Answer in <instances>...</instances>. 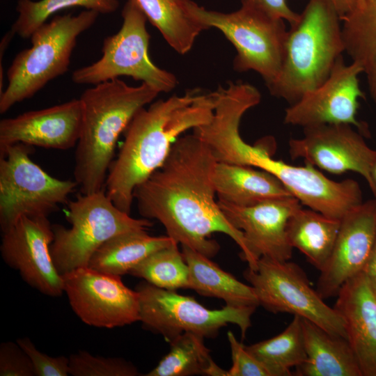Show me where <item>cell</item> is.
I'll return each mask as SVG.
<instances>
[{
	"mask_svg": "<svg viewBox=\"0 0 376 376\" xmlns=\"http://www.w3.org/2000/svg\"><path fill=\"white\" fill-rule=\"evenodd\" d=\"M217 162L195 134L180 136L163 164L135 188L134 199L141 216L159 221L177 243L210 258L220 249L210 235L221 233L235 241L249 264L243 233L228 221L214 199Z\"/></svg>",
	"mask_w": 376,
	"mask_h": 376,
	"instance_id": "obj_1",
	"label": "cell"
},
{
	"mask_svg": "<svg viewBox=\"0 0 376 376\" xmlns=\"http://www.w3.org/2000/svg\"><path fill=\"white\" fill-rule=\"evenodd\" d=\"M218 96V88L190 89L136 113L105 182V192L119 210L130 214L135 188L163 164L182 133L210 122Z\"/></svg>",
	"mask_w": 376,
	"mask_h": 376,
	"instance_id": "obj_2",
	"label": "cell"
},
{
	"mask_svg": "<svg viewBox=\"0 0 376 376\" xmlns=\"http://www.w3.org/2000/svg\"><path fill=\"white\" fill-rule=\"evenodd\" d=\"M159 92L146 83L132 86L119 79L86 89L80 136L75 153V181L81 194L103 190L117 141L136 113Z\"/></svg>",
	"mask_w": 376,
	"mask_h": 376,
	"instance_id": "obj_3",
	"label": "cell"
},
{
	"mask_svg": "<svg viewBox=\"0 0 376 376\" xmlns=\"http://www.w3.org/2000/svg\"><path fill=\"white\" fill-rule=\"evenodd\" d=\"M340 17L331 0H309L287 31L281 71L267 88L290 105L329 77L345 51Z\"/></svg>",
	"mask_w": 376,
	"mask_h": 376,
	"instance_id": "obj_4",
	"label": "cell"
},
{
	"mask_svg": "<svg viewBox=\"0 0 376 376\" xmlns=\"http://www.w3.org/2000/svg\"><path fill=\"white\" fill-rule=\"evenodd\" d=\"M99 13L84 10L76 15H55L31 36V46L19 52L7 70L8 84L0 94V113L31 98L49 81L65 74L79 36Z\"/></svg>",
	"mask_w": 376,
	"mask_h": 376,
	"instance_id": "obj_5",
	"label": "cell"
},
{
	"mask_svg": "<svg viewBox=\"0 0 376 376\" xmlns=\"http://www.w3.org/2000/svg\"><path fill=\"white\" fill-rule=\"evenodd\" d=\"M65 218L71 226L52 225L50 245L52 260L61 275L88 267L97 249L111 237L152 226L148 219H135L119 210L104 189L77 195L68 203Z\"/></svg>",
	"mask_w": 376,
	"mask_h": 376,
	"instance_id": "obj_6",
	"label": "cell"
},
{
	"mask_svg": "<svg viewBox=\"0 0 376 376\" xmlns=\"http://www.w3.org/2000/svg\"><path fill=\"white\" fill-rule=\"evenodd\" d=\"M191 15L207 29L216 28L234 46L233 68L253 70L272 84L281 71L287 31L284 19L258 9L242 5L232 13L209 10L188 0Z\"/></svg>",
	"mask_w": 376,
	"mask_h": 376,
	"instance_id": "obj_7",
	"label": "cell"
},
{
	"mask_svg": "<svg viewBox=\"0 0 376 376\" xmlns=\"http://www.w3.org/2000/svg\"><path fill=\"white\" fill-rule=\"evenodd\" d=\"M119 31L104 39L102 56L75 70L72 80L77 84L95 85L126 76L146 83L160 93H169L178 84L176 77L157 67L149 56L150 34L147 18L130 0L125 3Z\"/></svg>",
	"mask_w": 376,
	"mask_h": 376,
	"instance_id": "obj_8",
	"label": "cell"
},
{
	"mask_svg": "<svg viewBox=\"0 0 376 376\" xmlns=\"http://www.w3.org/2000/svg\"><path fill=\"white\" fill-rule=\"evenodd\" d=\"M33 146L15 143L0 152V226L2 233L22 217H48L78 187L52 177L29 157Z\"/></svg>",
	"mask_w": 376,
	"mask_h": 376,
	"instance_id": "obj_9",
	"label": "cell"
},
{
	"mask_svg": "<svg viewBox=\"0 0 376 376\" xmlns=\"http://www.w3.org/2000/svg\"><path fill=\"white\" fill-rule=\"evenodd\" d=\"M136 290L139 297V321L169 343L185 332L213 338L228 323L238 326L244 338L256 308L226 305L221 309H208L193 297L158 288L146 281L140 282Z\"/></svg>",
	"mask_w": 376,
	"mask_h": 376,
	"instance_id": "obj_10",
	"label": "cell"
},
{
	"mask_svg": "<svg viewBox=\"0 0 376 376\" xmlns=\"http://www.w3.org/2000/svg\"><path fill=\"white\" fill-rule=\"evenodd\" d=\"M244 276L253 288L259 306L268 311L298 315L332 334L347 338L340 314L324 301L296 263L260 258L256 269L248 267Z\"/></svg>",
	"mask_w": 376,
	"mask_h": 376,
	"instance_id": "obj_11",
	"label": "cell"
},
{
	"mask_svg": "<svg viewBox=\"0 0 376 376\" xmlns=\"http://www.w3.org/2000/svg\"><path fill=\"white\" fill-rule=\"evenodd\" d=\"M61 276L70 306L85 324L111 329L139 321V294L127 288L120 276L88 267Z\"/></svg>",
	"mask_w": 376,
	"mask_h": 376,
	"instance_id": "obj_12",
	"label": "cell"
},
{
	"mask_svg": "<svg viewBox=\"0 0 376 376\" xmlns=\"http://www.w3.org/2000/svg\"><path fill=\"white\" fill-rule=\"evenodd\" d=\"M361 65H346L342 55L320 86L306 93L285 109L284 123L303 127L323 124H347L363 136L370 134L368 125L357 118L359 98H365L359 87Z\"/></svg>",
	"mask_w": 376,
	"mask_h": 376,
	"instance_id": "obj_13",
	"label": "cell"
},
{
	"mask_svg": "<svg viewBox=\"0 0 376 376\" xmlns=\"http://www.w3.org/2000/svg\"><path fill=\"white\" fill-rule=\"evenodd\" d=\"M363 136L347 124L309 126L304 127L301 138L289 141L288 151L292 159H303L305 164L332 174L357 173L373 193L375 149L368 146Z\"/></svg>",
	"mask_w": 376,
	"mask_h": 376,
	"instance_id": "obj_14",
	"label": "cell"
},
{
	"mask_svg": "<svg viewBox=\"0 0 376 376\" xmlns=\"http://www.w3.org/2000/svg\"><path fill=\"white\" fill-rule=\"evenodd\" d=\"M2 233L0 251L6 264L40 292L62 295L63 278L50 253L54 233L48 218L22 217Z\"/></svg>",
	"mask_w": 376,
	"mask_h": 376,
	"instance_id": "obj_15",
	"label": "cell"
},
{
	"mask_svg": "<svg viewBox=\"0 0 376 376\" xmlns=\"http://www.w3.org/2000/svg\"><path fill=\"white\" fill-rule=\"evenodd\" d=\"M228 221L243 233L250 256L248 267L255 270L260 258L289 260L293 248L287 236L290 217L301 203L294 196L271 200L253 206H237L218 200Z\"/></svg>",
	"mask_w": 376,
	"mask_h": 376,
	"instance_id": "obj_16",
	"label": "cell"
},
{
	"mask_svg": "<svg viewBox=\"0 0 376 376\" xmlns=\"http://www.w3.org/2000/svg\"><path fill=\"white\" fill-rule=\"evenodd\" d=\"M376 237V198L363 202L341 219L331 254L320 274L316 290L324 299L336 297L340 287L363 272Z\"/></svg>",
	"mask_w": 376,
	"mask_h": 376,
	"instance_id": "obj_17",
	"label": "cell"
},
{
	"mask_svg": "<svg viewBox=\"0 0 376 376\" xmlns=\"http://www.w3.org/2000/svg\"><path fill=\"white\" fill-rule=\"evenodd\" d=\"M79 99L24 112L0 121V152L15 143L56 150L76 146L81 129Z\"/></svg>",
	"mask_w": 376,
	"mask_h": 376,
	"instance_id": "obj_18",
	"label": "cell"
},
{
	"mask_svg": "<svg viewBox=\"0 0 376 376\" xmlns=\"http://www.w3.org/2000/svg\"><path fill=\"white\" fill-rule=\"evenodd\" d=\"M336 297L334 308L343 320L362 376H376V293L362 272L347 281Z\"/></svg>",
	"mask_w": 376,
	"mask_h": 376,
	"instance_id": "obj_19",
	"label": "cell"
},
{
	"mask_svg": "<svg viewBox=\"0 0 376 376\" xmlns=\"http://www.w3.org/2000/svg\"><path fill=\"white\" fill-rule=\"evenodd\" d=\"M301 325L306 358L295 368V375L362 376L346 338L332 334L304 318Z\"/></svg>",
	"mask_w": 376,
	"mask_h": 376,
	"instance_id": "obj_20",
	"label": "cell"
},
{
	"mask_svg": "<svg viewBox=\"0 0 376 376\" xmlns=\"http://www.w3.org/2000/svg\"><path fill=\"white\" fill-rule=\"evenodd\" d=\"M213 182L219 200L237 206L292 196L274 175L249 166L217 162Z\"/></svg>",
	"mask_w": 376,
	"mask_h": 376,
	"instance_id": "obj_21",
	"label": "cell"
},
{
	"mask_svg": "<svg viewBox=\"0 0 376 376\" xmlns=\"http://www.w3.org/2000/svg\"><path fill=\"white\" fill-rule=\"evenodd\" d=\"M182 254L189 272V289L202 296L216 297L235 307H258L253 288L220 268L210 258L182 245Z\"/></svg>",
	"mask_w": 376,
	"mask_h": 376,
	"instance_id": "obj_22",
	"label": "cell"
},
{
	"mask_svg": "<svg viewBox=\"0 0 376 376\" xmlns=\"http://www.w3.org/2000/svg\"><path fill=\"white\" fill-rule=\"evenodd\" d=\"M175 242L168 235L150 236L146 230L122 233L108 240L98 248L88 267L120 276L129 274L151 253Z\"/></svg>",
	"mask_w": 376,
	"mask_h": 376,
	"instance_id": "obj_23",
	"label": "cell"
},
{
	"mask_svg": "<svg viewBox=\"0 0 376 376\" xmlns=\"http://www.w3.org/2000/svg\"><path fill=\"white\" fill-rule=\"evenodd\" d=\"M340 226V219L301 207L288 220V240L292 248L320 271L331 254Z\"/></svg>",
	"mask_w": 376,
	"mask_h": 376,
	"instance_id": "obj_24",
	"label": "cell"
},
{
	"mask_svg": "<svg viewBox=\"0 0 376 376\" xmlns=\"http://www.w3.org/2000/svg\"><path fill=\"white\" fill-rule=\"evenodd\" d=\"M178 54H185L207 29L190 13L188 0H130Z\"/></svg>",
	"mask_w": 376,
	"mask_h": 376,
	"instance_id": "obj_25",
	"label": "cell"
},
{
	"mask_svg": "<svg viewBox=\"0 0 376 376\" xmlns=\"http://www.w3.org/2000/svg\"><path fill=\"white\" fill-rule=\"evenodd\" d=\"M340 19L345 52L363 68L376 104V0H364Z\"/></svg>",
	"mask_w": 376,
	"mask_h": 376,
	"instance_id": "obj_26",
	"label": "cell"
},
{
	"mask_svg": "<svg viewBox=\"0 0 376 376\" xmlns=\"http://www.w3.org/2000/svg\"><path fill=\"white\" fill-rule=\"evenodd\" d=\"M169 352L146 376H227L212 359L204 338L185 332L170 343Z\"/></svg>",
	"mask_w": 376,
	"mask_h": 376,
	"instance_id": "obj_27",
	"label": "cell"
},
{
	"mask_svg": "<svg viewBox=\"0 0 376 376\" xmlns=\"http://www.w3.org/2000/svg\"><path fill=\"white\" fill-rule=\"evenodd\" d=\"M294 316L289 325L279 334L244 345L246 350L263 365L270 376L293 375L291 368L297 367L306 360L301 318Z\"/></svg>",
	"mask_w": 376,
	"mask_h": 376,
	"instance_id": "obj_28",
	"label": "cell"
},
{
	"mask_svg": "<svg viewBox=\"0 0 376 376\" xmlns=\"http://www.w3.org/2000/svg\"><path fill=\"white\" fill-rule=\"evenodd\" d=\"M118 6V0H18L15 8L17 17L10 29L15 35L27 39L52 15L62 10L81 7L99 14H110Z\"/></svg>",
	"mask_w": 376,
	"mask_h": 376,
	"instance_id": "obj_29",
	"label": "cell"
},
{
	"mask_svg": "<svg viewBox=\"0 0 376 376\" xmlns=\"http://www.w3.org/2000/svg\"><path fill=\"white\" fill-rule=\"evenodd\" d=\"M178 244L173 243L151 253L129 274L163 289H189V267Z\"/></svg>",
	"mask_w": 376,
	"mask_h": 376,
	"instance_id": "obj_30",
	"label": "cell"
},
{
	"mask_svg": "<svg viewBox=\"0 0 376 376\" xmlns=\"http://www.w3.org/2000/svg\"><path fill=\"white\" fill-rule=\"evenodd\" d=\"M70 375L73 376H136L137 368L118 357L94 356L80 350L69 357Z\"/></svg>",
	"mask_w": 376,
	"mask_h": 376,
	"instance_id": "obj_31",
	"label": "cell"
},
{
	"mask_svg": "<svg viewBox=\"0 0 376 376\" xmlns=\"http://www.w3.org/2000/svg\"><path fill=\"white\" fill-rule=\"evenodd\" d=\"M16 342L27 354L33 365L36 376H67L70 375L69 358L51 357L39 351L27 337Z\"/></svg>",
	"mask_w": 376,
	"mask_h": 376,
	"instance_id": "obj_32",
	"label": "cell"
},
{
	"mask_svg": "<svg viewBox=\"0 0 376 376\" xmlns=\"http://www.w3.org/2000/svg\"><path fill=\"white\" fill-rule=\"evenodd\" d=\"M0 375L36 376L31 360L17 342L0 345Z\"/></svg>",
	"mask_w": 376,
	"mask_h": 376,
	"instance_id": "obj_33",
	"label": "cell"
},
{
	"mask_svg": "<svg viewBox=\"0 0 376 376\" xmlns=\"http://www.w3.org/2000/svg\"><path fill=\"white\" fill-rule=\"evenodd\" d=\"M231 350L232 366L227 376H270L263 365L239 342L234 334H227Z\"/></svg>",
	"mask_w": 376,
	"mask_h": 376,
	"instance_id": "obj_34",
	"label": "cell"
},
{
	"mask_svg": "<svg viewBox=\"0 0 376 376\" xmlns=\"http://www.w3.org/2000/svg\"><path fill=\"white\" fill-rule=\"evenodd\" d=\"M242 5L258 9L272 17L295 23L299 14L292 10L285 0H241Z\"/></svg>",
	"mask_w": 376,
	"mask_h": 376,
	"instance_id": "obj_35",
	"label": "cell"
},
{
	"mask_svg": "<svg viewBox=\"0 0 376 376\" xmlns=\"http://www.w3.org/2000/svg\"><path fill=\"white\" fill-rule=\"evenodd\" d=\"M363 272L376 293V237Z\"/></svg>",
	"mask_w": 376,
	"mask_h": 376,
	"instance_id": "obj_36",
	"label": "cell"
},
{
	"mask_svg": "<svg viewBox=\"0 0 376 376\" xmlns=\"http://www.w3.org/2000/svg\"><path fill=\"white\" fill-rule=\"evenodd\" d=\"M334 5L340 19L352 12L357 6L356 0H331Z\"/></svg>",
	"mask_w": 376,
	"mask_h": 376,
	"instance_id": "obj_37",
	"label": "cell"
},
{
	"mask_svg": "<svg viewBox=\"0 0 376 376\" xmlns=\"http://www.w3.org/2000/svg\"><path fill=\"white\" fill-rule=\"evenodd\" d=\"M372 179L374 185V192L373 194L376 198V149H375V157L372 166Z\"/></svg>",
	"mask_w": 376,
	"mask_h": 376,
	"instance_id": "obj_38",
	"label": "cell"
},
{
	"mask_svg": "<svg viewBox=\"0 0 376 376\" xmlns=\"http://www.w3.org/2000/svg\"><path fill=\"white\" fill-rule=\"evenodd\" d=\"M356 1H357V6H358L361 5L364 0H356Z\"/></svg>",
	"mask_w": 376,
	"mask_h": 376,
	"instance_id": "obj_39",
	"label": "cell"
}]
</instances>
